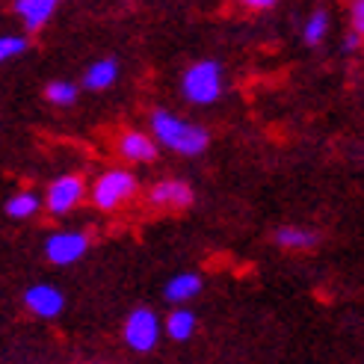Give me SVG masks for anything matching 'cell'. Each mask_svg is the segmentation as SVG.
<instances>
[{
  "instance_id": "13",
  "label": "cell",
  "mask_w": 364,
  "mask_h": 364,
  "mask_svg": "<svg viewBox=\"0 0 364 364\" xmlns=\"http://www.w3.org/2000/svg\"><path fill=\"white\" fill-rule=\"evenodd\" d=\"M193 332H196V314L187 311V308H175L166 317V335L172 341H190Z\"/></svg>"
},
{
  "instance_id": "11",
  "label": "cell",
  "mask_w": 364,
  "mask_h": 364,
  "mask_svg": "<svg viewBox=\"0 0 364 364\" xmlns=\"http://www.w3.org/2000/svg\"><path fill=\"white\" fill-rule=\"evenodd\" d=\"M119 77V63L116 60H98L86 68V89H92V92H101V89H110Z\"/></svg>"
},
{
  "instance_id": "2",
  "label": "cell",
  "mask_w": 364,
  "mask_h": 364,
  "mask_svg": "<svg viewBox=\"0 0 364 364\" xmlns=\"http://www.w3.org/2000/svg\"><path fill=\"white\" fill-rule=\"evenodd\" d=\"M181 89H184L187 101H193V104H213L223 95V68H220V63L202 60V63L190 65Z\"/></svg>"
},
{
  "instance_id": "4",
  "label": "cell",
  "mask_w": 364,
  "mask_h": 364,
  "mask_svg": "<svg viewBox=\"0 0 364 364\" xmlns=\"http://www.w3.org/2000/svg\"><path fill=\"white\" fill-rule=\"evenodd\" d=\"M124 343L136 353H149L157 347L160 338V317L151 311V308H136V311L124 320Z\"/></svg>"
},
{
  "instance_id": "5",
  "label": "cell",
  "mask_w": 364,
  "mask_h": 364,
  "mask_svg": "<svg viewBox=\"0 0 364 364\" xmlns=\"http://www.w3.org/2000/svg\"><path fill=\"white\" fill-rule=\"evenodd\" d=\"M83 193H86V184H83L80 175H63V178H57V181H50L48 184L45 208L53 216H65L68 210H75L80 205Z\"/></svg>"
},
{
  "instance_id": "6",
  "label": "cell",
  "mask_w": 364,
  "mask_h": 364,
  "mask_svg": "<svg viewBox=\"0 0 364 364\" xmlns=\"http://www.w3.org/2000/svg\"><path fill=\"white\" fill-rule=\"evenodd\" d=\"M89 249V237L80 231H60V234H50L48 243H45V255L50 264H75L80 261Z\"/></svg>"
},
{
  "instance_id": "16",
  "label": "cell",
  "mask_w": 364,
  "mask_h": 364,
  "mask_svg": "<svg viewBox=\"0 0 364 364\" xmlns=\"http://www.w3.org/2000/svg\"><path fill=\"white\" fill-rule=\"evenodd\" d=\"M326 33H329V12H323V9H314V15H308V21H305V42L308 45H320L326 39Z\"/></svg>"
},
{
  "instance_id": "1",
  "label": "cell",
  "mask_w": 364,
  "mask_h": 364,
  "mask_svg": "<svg viewBox=\"0 0 364 364\" xmlns=\"http://www.w3.org/2000/svg\"><path fill=\"white\" fill-rule=\"evenodd\" d=\"M151 131H154V142L166 145V149L178 151V154H202L210 142V134L202 124H193L187 119H181L169 110H154L151 113Z\"/></svg>"
},
{
  "instance_id": "15",
  "label": "cell",
  "mask_w": 364,
  "mask_h": 364,
  "mask_svg": "<svg viewBox=\"0 0 364 364\" xmlns=\"http://www.w3.org/2000/svg\"><path fill=\"white\" fill-rule=\"evenodd\" d=\"M39 208H42V198L36 196V193H30V190L15 193L9 202H6V213L12 216V220H27V216H33Z\"/></svg>"
},
{
  "instance_id": "9",
  "label": "cell",
  "mask_w": 364,
  "mask_h": 364,
  "mask_svg": "<svg viewBox=\"0 0 364 364\" xmlns=\"http://www.w3.org/2000/svg\"><path fill=\"white\" fill-rule=\"evenodd\" d=\"M119 154L131 163H151L157 157V142L149 134L127 131L119 136Z\"/></svg>"
},
{
  "instance_id": "8",
  "label": "cell",
  "mask_w": 364,
  "mask_h": 364,
  "mask_svg": "<svg viewBox=\"0 0 364 364\" xmlns=\"http://www.w3.org/2000/svg\"><path fill=\"white\" fill-rule=\"evenodd\" d=\"M149 202L154 208H187L193 202V190L184 181H160L151 187Z\"/></svg>"
},
{
  "instance_id": "3",
  "label": "cell",
  "mask_w": 364,
  "mask_h": 364,
  "mask_svg": "<svg viewBox=\"0 0 364 364\" xmlns=\"http://www.w3.org/2000/svg\"><path fill=\"white\" fill-rule=\"evenodd\" d=\"M136 196V178L127 169H110L92 184V202L101 210H116Z\"/></svg>"
},
{
  "instance_id": "14",
  "label": "cell",
  "mask_w": 364,
  "mask_h": 364,
  "mask_svg": "<svg viewBox=\"0 0 364 364\" xmlns=\"http://www.w3.org/2000/svg\"><path fill=\"white\" fill-rule=\"evenodd\" d=\"M276 243L282 249H308L317 243V234L314 231H305V228H296V225H284L276 231Z\"/></svg>"
},
{
  "instance_id": "20",
  "label": "cell",
  "mask_w": 364,
  "mask_h": 364,
  "mask_svg": "<svg viewBox=\"0 0 364 364\" xmlns=\"http://www.w3.org/2000/svg\"><path fill=\"white\" fill-rule=\"evenodd\" d=\"M358 48H361V36H358V33H347V39H343V50L353 53V50H358Z\"/></svg>"
},
{
  "instance_id": "21",
  "label": "cell",
  "mask_w": 364,
  "mask_h": 364,
  "mask_svg": "<svg viewBox=\"0 0 364 364\" xmlns=\"http://www.w3.org/2000/svg\"><path fill=\"white\" fill-rule=\"evenodd\" d=\"M249 6H255V9H269V6H272V0H252Z\"/></svg>"
},
{
  "instance_id": "7",
  "label": "cell",
  "mask_w": 364,
  "mask_h": 364,
  "mask_svg": "<svg viewBox=\"0 0 364 364\" xmlns=\"http://www.w3.org/2000/svg\"><path fill=\"white\" fill-rule=\"evenodd\" d=\"M24 302H27V308L36 317H45V320H53L65 305L63 294L53 284H33L24 294Z\"/></svg>"
},
{
  "instance_id": "18",
  "label": "cell",
  "mask_w": 364,
  "mask_h": 364,
  "mask_svg": "<svg viewBox=\"0 0 364 364\" xmlns=\"http://www.w3.org/2000/svg\"><path fill=\"white\" fill-rule=\"evenodd\" d=\"M27 39L24 36H4L0 39V63H6V60H12V57H21V53L27 50Z\"/></svg>"
},
{
  "instance_id": "10",
  "label": "cell",
  "mask_w": 364,
  "mask_h": 364,
  "mask_svg": "<svg viewBox=\"0 0 364 364\" xmlns=\"http://www.w3.org/2000/svg\"><path fill=\"white\" fill-rule=\"evenodd\" d=\"M53 9H57V4L53 0H18L15 4V12L21 15V21L27 30H39L50 21Z\"/></svg>"
},
{
  "instance_id": "12",
  "label": "cell",
  "mask_w": 364,
  "mask_h": 364,
  "mask_svg": "<svg viewBox=\"0 0 364 364\" xmlns=\"http://www.w3.org/2000/svg\"><path fill=\"white\" fill-rule=\"evenodd\" d=\"M202 290V279L196 272H181V276L166 282V299L169 302H187Z\"/></svg>"
},
{
  "instance_id": "17",
  "label": "cell",
  "mask_w": 364,
  "mask_h": 364,
  "mask_svg": "<svg viewBox=\"0 0 364 364\" xmlns=\"http://www.w3.org/2000/svg\"><path fill=\"white\" fill-rule=\"evenodd\" d=\"M45 98H48L50 104H60V107L75 104V98H77V86H75V83H68V80H53V83H48V89H45Z\"/></svg>"
},
{
  "instance_id": "19",
  "label": "cell",
  "mask_w": 364,
  "mask_h": 364,
  "mask_svg": "<svg viewBox=\"0 0 364 364\" xmlns=\"http://www.w3.org/2000/svg\"><path fill=\"white\" fill-rule=\"evenodd\" d=\"M353 33H358L364 39V0L353 4Z\"/></svg>"
}]
</instances>
